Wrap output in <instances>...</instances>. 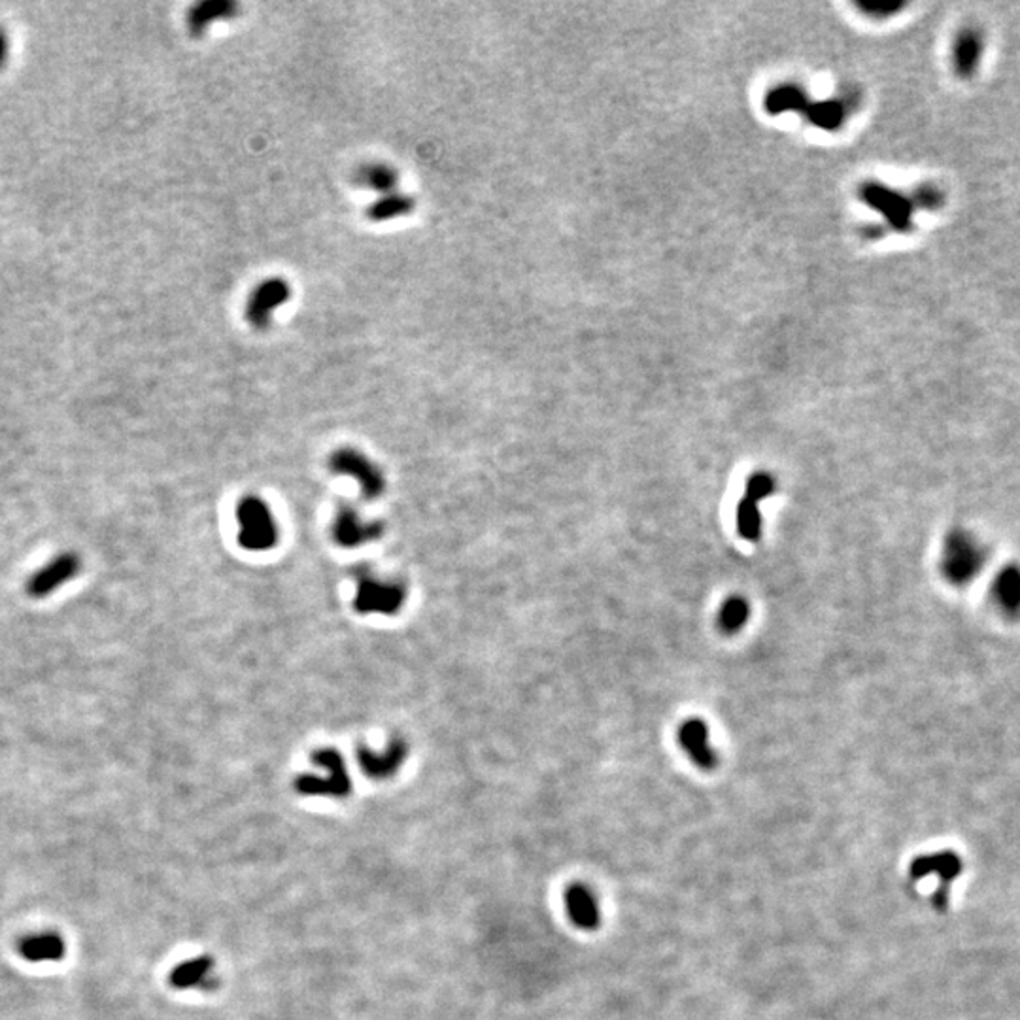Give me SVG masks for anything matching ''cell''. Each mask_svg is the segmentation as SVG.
I'll list each match as a JSON object with an SVG mask.
<instances>
[{
  "instance_id": "obj_5",
  "label": "cell",
  "mask_w": 1020,
  "mask_h": 1020,
  "mask_svg": "<svg viewBox=\"0 0 1020 1020\" xmlns=\"http://www.w3.org/2000/svg\"><path fill=\"white\" fill-rule=\"evenodd\" d=\"M962 858L952 850H942L917 856L909 868V875L912 880H921L930 875H935L939 887L933 896V907L937 911H945L949 903V887L962 873Z\"/></svg>"
},
{
  "instance_id": "obj_3",
  "label": "cell",
  "mask_w": 1020,
  "mask_h": 1020,
  "mask_svg": "<svg viewBox=\"0 0 1020 1020\" xmlns=\"http://www.w3.org/2000/svg\"><path fill=\"white\" fill-rule=\"evenodd\" d=\"M238 543L252 552L271 550L278 541V526L259 497H245L236 506Z\"/></svg>"
},
{
  "instance_id": "obj_21",
  "label": "cell",
  "mask_w": 1020,
  "mask_h": 1020,
  "mask_svg": "<svg viewBox=\"0 0 1020 1020\" xmlns=\"http://www.w3.org/2000/svg\"><path fill=\"white\" fill-rule=\"evenodd\" d=\"M775 490H776V482H775V476H773V474H769V473H764V471H762V473H755L753 476H750V478H748V482H746V492H744V497H748V499H755V501H758V503H760V501H764L765 497L773 495V494H775Z\"/></svg>"
},
{
  "instance_id": "obj_2",
  "label": "cell",
  "mask_w": 1020,
  "mask_h": 1020,
  "mask_svg": "<svg viewBox=\"0 0 1020 1020\" xmlns=\"http://www.w3.org/2000/svg\"><path fill=\"white\" fill-rule=\"evenodd\" d=\"M312 762L316 767L324 769V775L307 773L297 776L295 781V790L301 796L312 797H344L352 790L350 775H348L344 758L338 750L324 748L312 755Z\"/></svg>"
},
{
  "instance_id": "obj_10",
  "label": "cell",
  "mask_w": 1020,
  "mask_h": 1020,
  "mask_svg": "<svg viewBox=\"0 0 1020 1020\" xmlns=\"http://www.w3.org/2000/svg\"><path fill=\"white\" fill-rule=\"evenodd\" d=\"M679 744L684 748V753L690 760L705 771H711L718 764V755L711 743L707 723L700 718H690L682 722L679 728Z\"/></svg>"
},
{
  "instance_id": "obj_12",
  "label": "cell",
  "mask_w": 1020,
  "mask_h": 1020,
  "mask_svg": "<svg viewBox=\"0 0 1020 1020\" xmlns=\"http://www.w3.org/2000/svg\"><path fill=\"white\" fill-rule=\"evenodd\" d=\"M990 596L1002 614L1009 619L1020 616V566L1009 563L1002 567L992 578Z\"/></svg>"
},
{
  "instance_id": "obj_7",
  "label": "cell",
  "mask_w": 1020,
  "mask_h": 1020,
  "mask_svg": "<svg viewBox=\"0 0 1020 1020\" xmlns=\"http://www.w3.org/2000/svg\"><path fill=\"white\" fill-rule=\"evenodd\" d=\"M79 571H82V557L74 552H63L29 577L25 584V592L33 599H44L56 592L59 586L76 578Z\"/></svg>"
},
{
  "instance_id": "obj_14",
  "label": "cell",
  "mask_w": 1020,
  "mask_h": 1020,
  "mask_svg": "<svg viewBox=\"0 0 1020 1020\" xmlns=\"http://www.w3.org/2000/svg\"><path fill=\"white\" fill-rule=\"evenodd\" d=\"M566 907L571 922L586 932H594L599 928L601 915L599 905L594 896L584 884H571L566 892Z\"/></svg>"
},
{
  "instance_id": "obj_1",
  "label": "cell",
  "mask_w": 1020,
  "mask_h": 1020,
  "mask_svg": "<svg viewBox=\"0 0 1020 1020\" xmlns=\"http://www.w3.org/2000/svg\"><path fill=\"white\" fill-rule=\"evenodd\" d=\"M986 563L988 548L975 533L963 527H954L947 533L939 569L951 586H970L984 571Z\"/></svg>"
},
{
  "instance_id": "obj_15",
  "label": "cell",
  "mask_w": 1020,
  "mask_h": 1020,
  "mask_svg": "<svg viewBox=\"0 0 1020 1020\" xmlns=\"http://www.w3.org/2000/svg\"><path fill=\"white\" fill-rule=\"evenodd\" d=\"M17 952L23 960L33 963L59 962L65 958L67 945L57 932H40L25 935L17 943Z\"/></svg>"
},
{
  "instance_id": "obj_20",
  "label": "cell",
  "mask_w": 1020,
  "mask_h": 1020,
  "mask_svg": "<svg viewBox=\"0 0 1020 1020\" xmlns=\"http://www.w3.org/2000/svg\"><path fill=\"white\" fill-rule=\"evenodd\" d=\"M748 616H750L748 601L741 596H734V598L723 601V605L718 612V628L723 633L734 635V633H737L739 630L744 628Z\"/></svg>"
},
{
  "instance_id": "obj_8",
  "label": "cell",
  "mask_w": 1020,
  "mask_h": 1020,
  "mask_svg": "<svg viewBox=\"0 0 1020 1020\" xmlns=\"http://www.w3.org/2000/svg\"><path fill=\"white\" fill-rule=\"evenodd\" d=\"M291 297V286L287 280L275 276L257 284L246 303V319L255 329L271 326L273 314Z\"/></svg>"
},
{
  "instance_id": "obj_19",
  "label": "cell",
  "mask_w": 1020,
  "mask_h": 1020,
  "mask_svg": "<svg viewBox=\"0 0 1020 1020\" xmlns=\"http://www.w3.org/2000/svg\"><path fill=\"white\" fill-rule=\"evenodd\" d=\"M735 522H737V531H739L743 539H746L750 543L760 541V536H762V513H760V503L758 501L743 497L737 505Z\"/></svg>"
},
{
  "instance_id": "obj_11",
  "label": "cell",
  "mask_w": 1020,
  "mask_h": 1020,
  "mask_svg": "<svg viewBox=\"0 0 1020 1020\" xmlns=\"http://www.w3.org/2000/svg\"><path fill=\"white\" fill-rule=\"evenodd\" d=\"M409 746L402 739H393L382 753H374V750L361 746L358 750V762L361 771L374 778V781H384V778L393 776L402 762L407 760Z\"/></svg>"
},
{
  "instance_id": "obj_13",
  "label": "cell",
  "mask_w": 1020,
  "mask_h": 1020,
  "mask_svg": "<svg viewBox=\"0 0 1020 1020\" xmlns=\"http://www.w3.org/2000/svg\"><path fill=\"white\" fill-rule=\"evenodd\" d=\"M216 975H213V960L210 956H199L185 960L178 963L169 975V983L172 988L178 990H212L216 986Z\"/></svg>"
},
{
  "instance_id": "obj_9",
  "label": "cell",
  "mask_w": 1020,
  "mask_h": 1020,
  "mask_svg": "<svg viewBox=\"0 0 1020 1020\" xmlns=\"http://www.w3.org/2000/svg\"><path fill=\"white\" fill-rule=\"evenodd\" d=\"M382 536V524L367 522L352 506H340L333 522V539L344 548H358Z\"/></svg>"
},
{
  "instance_id": "obj_22",
  "label": "cell",
  "mask_w": 1020,
  "mask_h": 1020,
  "mask_svg": "<svg viewBox=\"0 0 1020 1020\" xmlns=\"http://www.w3.org/2000/svg\"><path fill=\"white\" fill-rule=\"evenodd\" d=\"M8 53H10V42H8V35L6 31L0 26V70L5 68L6 61H8Z\"/></svg>"
},
{
  "instance_id": "obj_18",
  "label": "cell",
  "mask_w": 1020,
  "mask_h": 1020,
  "mask_svg": "<svg viewBox=\"0 0 1020 1020\" xmlns=\"http://www.w3.org/2000/svg\"><path fill=\"white\" fill-rule=\"evenodd\" d=\"M354 182L365 190L377 192L380 195H390L399 187V172L388 163H365L354 172Z\"/></svg>"
},
{
  "instance_id": "obj_16",
  "label": "cell",
  "mask_w": 1020,
  "mask_h": 1020,
  "mask_svg": "<svg viewBox=\"0 0 1020 1020\" xmlns=\"http://www.w3.org/2000/svg\"><path fill=\"white\" fill-rule=\"evenodd\" d=\"M238 14V5L233 0H203L187 14V26L193 36L204 35L212 23L233 19Z\"/></svg>"
},
{
  "instance_id": "obj_17",
  "label": "cell",
  "mask_w": 1020,
  "mask_h": 1020,
  "mask_svg": "<svg viewBox=\"0 0 1020 1020\" xmlns=\"http://www.w3.org/2000/svg\"><path fill=\"white\" fill-rule=\"evenodd\" d=\"M414 208H416V199L412 195L393 192L374 201L365 210V218L372 224H384V222L409 216V213L414 212Z\"/></svg>"
},
{
  "instance_id": "obj_6",
  "label": "cell",
  "mask_w": 1020,
  "mask_h": 1020,
  "mask_svg": "<svg viewBox=\"0 0 1020 1020\" xmlns=\"http://www.w3.org/2000/svg\"><path fill=\"white\" fill-rule=\"evenodd\" d=\"M329 467L331 471H335L337 474H346V476H352L359 488L361 494L367 499H379L384 494L386 488V480L382 471L374 465L367 455H363L361 452L354 450V448H340L337 450L331 460H329Z\"/></svg>"
},
{
  "instance_id": "obj_4",
  "label": "cell",
  "mask_w": 1020,
  "mask_h": 1020,
  "mask_svg": "<svg viewBox=\"0 0 1020 1020\" xmlns=\"http://www.w3.org/2000/svg\"><path fill=\"white\" fill-rule=\"evenodd\" d=\"M407 599V589L399 582L382 580L369 571L358 573L354 607L359 614H397Z\"/></svg>"
}]
</instances>
